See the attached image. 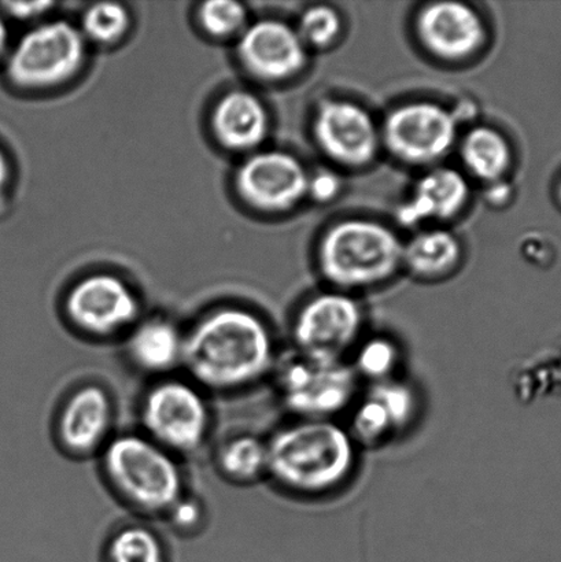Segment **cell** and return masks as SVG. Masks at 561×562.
Masks as SVG:
<instances>
[{
	"label": "cell",
	"instance_id": "6da1fadb",
	"mask_svg": "<svg viewBox=\"0 0 561 562\" xmlns=\"http://www.w3.org/2000/svg\"><path fill=\"white\" fill-rule=\"evenodd\" d=\"M280 357L277 335L261 314L223 305L184 327L181 373L212 398L240 395L271 380Z\"/></svg>",
	"mask_w": 561,
	"mask_h": 562
},
{
	"label": "cell",
	"instance_id": "7a4b0ae2",
	"mask_svg": "<svg viewBox=\"0 0 561 562\" xmlns=\"http://www.w3.org/2000/svg\"><path fill=\"white\" fill-rule=\"evenodd\" d=\"M268 477L301 499H318L348 486L359 465V446L338 420L290 418L267 437Z\"/></svg>",
	"mask_w": 561,
	"mask_h": 562
},
{
	"label": "cell",
	"instance_id": "3957f363",
	"mask_svg": "<svg viewBox=\"0 0 561 562\" xmlns=\"http://www.w3.org/2000/svg\"><path fill=\"white\" fill-rule=\"evenodd\" d=\"M97 461L109 493L137 519L161 521L190 490L184 460L137 429L115 434Z\"/></svg>",
	"mask_w": 561,
	"mask_h": 562
},
{
	"label": "cell",
	"instance_id": "277c9868",
	"mask_svg": "<svg viewBox=\"0 0 561 562\" xmlns=\"http://www.w3.org/2000/svg\"><path fill=\"white\" fill-rule=\"evenodd\" d=\"M136 420L137 431L184 461L211 448L216 426L212 396L183 373L150 380Z\"/></svg>",
	"mask_w": 561,
	"mask_h": 562
},
{
	"label": "cell",
	"instance_id": "5b68a950",
	"mask_svg": "<svg viewBox=\"0 0 561 562\" xmlns=\"http://www.w3.org/2000/svg\"><path fill=\"white\" fill-rule=\"evenodd\" d=\"M404 245L392 229L368 220H346L324 234L318 246L323 277L340 290L383 283L403 262Z\"/></svg>",
	"mask_w": 561,
	"mask_h": 562
},
{
	"label": "cell",
	"instance_id": "8992f818",
	"mask_svg": "<svg viewBox=\"0 0 561 562\" xmlns=\"http://www.w3.org/2000/svg\"><path fill=\"white\" fill-rule=\"evenodd\" d=\"M279 404L290 418L338 420L348 415L362 390L349 361L280 357L271 378Z\"/></svg>",
	"mask_w": 561,
	"mask_h": 562
},
{
	"label": "cell",
	"instance_id": "52a82bcc",
	"mask_svg": "<svg viewBox=\"0 0 561 562\" xmlns=\"http://www.w3.org/2000/svg\"><path fill=\"white\" fill-rule=\"evenodd\" d=\"M85 59L81 31L68 21H49L32 27L10 49L5 71L16 87L47 90L70 80Z\"/></svg>",
	"mask_w": 561,
	"mask_h": 562
},
{
	"label": "cell",
	"instance_id": "ba28073f",
	"mask_svg": "<svg viewBox=\"0 0 561 562\" xmlns=\"http://www.w3.org/2000/svg\"><path fill=\"white\" fill-rule=\"evenodd\" d=\"M69 328L93 344H120L142 318L136 292L113 274L98 273L77 281L64 302Z\"/></svg>",
	"mask_w": 561,
	"mask_h": 562
},
{
	"label": "cell",
	"instance_id": "9c48e42d",
	"mask_svg": "<svg viewBox=\"0 0 561 562\" xmlns=\"http://www.w3.org/2000/svg\"><path fill=\"white\" fill-rule=\"evenodd\" d=\"M119 404L109 385L86 380L70 387L53 418V439L70 460L98 459L117 434Z\"/></svg>",
	"mask_w": 561,
	"mask_h": 562
},
{
	"label": "cell",
	"instance_id": "30bf717a",
	"mask_svg": "<svg viewBox=\"0 0 561 562\" xmlns=\"http://www.w3.org/2000/svg\"><path fill=\"white\" fill-rule=\"evenodd\" d=\"M366 316L360 303L345 292L312 296L291 322L290 336L296 355L318 360L349 361L364 338Z\"/></svg>",
	"mask_w": 561,
	"mask_h": 562
},
{
	"label": "cell",
	"instance_id": "8fae6325",
	"mask_svg": "<svg viewBox=\"0 0 561 562\" xmlns=\"http://www.w3.org/2000/svg\"><path fill=\"white\" fill-rule=\"evenodd\" d=\"M420 406L419 391L403 376L367 384L348 412L346 428L360 449L383 448L414 428Z\"/></svg>",
	"mask_w": 561,
	"mask_h": 562
},
{
	"label": "cell",
	"instance_id": "7c38bea8",
	"mask_svg": "<svg viewBox=\"0 0 561 562\" xmlns=\"http://www.w3.org/2000/svg\"><path fill=\"white\" fill-rule=\"evenodd\" d=\"M458 128L447 109L430 102L404 104L389 114L383 137L389 150L404 162L433 164L453 147Z\"/></svg>",
	"mask_w": 561,
	"mask_h": 562
},
{
	"label": "cell",
	"instance_id": "4fadbf2b",
	"mask_svg": "<svg viewBox=\"0 0 561 562\" xmlns=\"http://www.w3.org/2000/svg\"><path fill=\"white\" fill-rule=\"evenodd\" d=\"M306 170L299 159L282 151L257 153L240 165L236 191L257 211L279 213L299 205L307 194Z\"/></svg>",
	"mask_w": 561,
	"mask_h": 562
},
{
	"label": "cell",
	"instance_id": "5bb4252c",
	"mask_svg": "<svg viewBox=\"0 0 561 562\" xmlns=\"http://www.w3.org/2000/svg\"><path fill=\"white\" fill-rule=\"evenodd\" d=\"M318 147L345 167H362L377 156L379 134L364 109L348 101H326L313 123Z\"/></svg>",
	"mask_w": 561,
	"mask_h": 562
},
{
	"label": "cell",
	"instance_id": "9a60e30c",
	"mask_svg": "<svg viewBox=\"0 0 561 562\" xmlns=\"http://www.w3.org/2000/svg\"><path fill=\"white\" fill-rule=\"evenodd\" d=\"M119 345L126 363L147 382L181 373L184 327L164 314L142 316Z\"/></svg>",
	"mask_w": 561,
	"mask_h": 562
},
{
	"label": "cell",
	"instance_id": "2e32d148",
	"mask_svg": "<svg viewBox=\"0 0 561 562\" xmlns=\"http://www.w3.org/2000/svg\"><path fill=\"white\" fill-rule=\"evenodd\" d=\"M238 57L257 79L278 81L299 74L305 65V43L299 32L280 21H258L242 33Z\"/></svg>",
	"mask_w": 561,
	"mask_h": 562
},
{
	"label": "cell",
	"instance_id": "e0dca14e",
	"mask_svg": "<svg viewBox=\"0 0 561 562\" xmlns=\"http://www.w3.org/2000/svg\"><path fill=\"white\" fill-rule=\"evenodd\" d=\"M417 36L436 57L459 60L482 47L486 32L481 16L463 3L437 2L417 16Z\"/></svg>",
	"mask_w": 561,
	"mask_h": 562
},
{
	"label": "cell",
	"instance_id": "ac0fdd59",
	"mask_svg": "<svg viewBox=\"0 0 561 562\" xmlns=\"http://www.w3.org/2000/svg\"><path fill=\"white\" fill-rule=\"evenodd\" d=\"M212 130L220 145L228 150H253L266 139L267 110L250 92H229L213 110Z\"/></svg>",
	"mask_w": 561,
	"mask_h": 562
},
{
	"label": "cell",
	"instance_id": "d6986e66",
	"mask_svg": "<svg viewBox=\"0 0 561 562\" xmlns=\"http://www.w3.org/2000/svg\"><path fill=\"white\" fill-rule=\"evenodd\" d=\"M464 176L450 168H437L417 181L412 200L400 209V222L414 225L423 220H447L458 214L469 198Z\"/></svg>",
	"mask_w": 561,
	"mask_h": 562
},
{
	"label": "cell",
	"instance_id": "ffe728a7",
	"mask_svg": "<svg viewBox=\"0 0 561 562\" xmlns=\"http://www.w3.org/2000/svg\"><path fill=\"white\" fill-rule=\"evenodd\" d=\"M211 461L217 475L233 486L267 482V438L251 431L229 432L211 445Z\"/></svg>",
	"mask_w": 561,
	"mask_h": 562
},
{
	"label": "cell",
	"instance_id": "44dd1931",
	"mask_svg": "<svg viewBox=\"0 0 561 562\" xmlns=\"http://www.w3.org/2000/svg\"><path fill=\"white\" fill-rule=\"evenodd\" d=\"M103 562H169V549L153 521L137 519L121 522L106 537Z\"/></svg>",
	"mask_w": 561,
	"mask_h": 562
},
{
	"label": "cell",
	"instance_id": "7402d4cb",
	"mask_svg": "<svg viewBox=\"0 0 561 562\" xmlns=\"http://www.w3.org/2000/svg\"><path fill=\"white\" fill-rule=\"evenodd\" d=\"M461 255L459 240L447 231H428L404 246L403 261L420 278H439L452 271Z\"/></svg>",
	"mask_w": 561,
	"mask_h": 562
},
{
	"label": "cell",
	"instance_id": "603a6c76",
	"mask_svg": "<svg viewBox=\"0 0 561 562\" xmlns=\"http://www.w3.org/2000/svg\"><path fill=\"white\" fill-rule=\"evenodd\" d=\"M461 158L475 178L498 181L509 168V145L500 132L480 126L465 136Z\"/></svg>",
	"mask_w": 561,
	"mask_h": 562
},
{
	"label": "cell",
	"instance_id": "cb8c5ba5",
	"mask_svg": "<svg viewBox=\"0 0 561 562\" xmlns=\"http://www.w3.org/2000/svg\"><path fill=\"white\" fill-rule=\"evenodd\" d=\"M361 383L373 384L401 376L403 350L386 335L364 336L349 358Z\"/></svg>",
	"mask_w": 561,
	"mask_h": 562
},
{
	"label": "cell",
	"instance_id": "d4e9b609",
	"mask_svg": "<svg viewBox=\"0 0 561 562\" xmlns=\"http://www.w3.org/2000/svg\"><path fill=\"white\" fill-rule=\"evenodd\" d=\"M130 24V13L124 5L113 2L96 3L82 15L81 33L92 42L113 44L125 35Z\"/></svg>",
	"mask_w": 561,
	"mask_h": 562
},
{
	"label": "cell",
	"instance_id": "484cf974",
	"mask_svg": "<svg viewBox=\"0 0 561 562\" xmlns=\"http://www.w3.org/2000/svg\"><path fill=\"white\" fill-rule=\"evenodd\" d=\"M170 531L181 538H194L209 526V506L200 494L190 488L161 520Z\"/></svg>",
	"mask_w": 561,
	"mask_h": 562
},
{
	"label": "cell",
	"instance_id": "4316f807",
	"mask_svg": "<svg viewBox=\"0 0 561 562\" xmlns=\"http://www.w3.org/2000/svg\"><path fill=\"white\" fill-rule=\"evenodd\" d=\"M200 22L212 36L227 37L242 31L246 22V9L240 3L227 0H212L198 11Z\"/></svg>",
	"mask_w": 561,
	"mask_h": 562
},
{
	"label": "cell",
	"instance_id": "83f0119b",
	"mask_svg": "<svg viewBox=\"0 0 561 562\" xmlns=\"http://www.w3.org/2000/svg\"><path fill=\"white\" fill-rule=\"evenodd\" d=\"M340 26L337 11L327 5H315L302 14L299 35L302 42L311 46L326 47L337 38Z\"/></svg>",
	"mask_w": 561,
	"mask_h": 562
},
{
	"label": "cell",
	"instance_id": "f1b7e54d",
	"mask_svg": "<svg viewBox=\"0 0 561 562\" xmlns=\"http://www.w3.org/2000/svg\"><path fill=\"white\" fill-rule=\"evenodd\" d=\"M339 191V181L335 178V175L329 172H321L315 176H310L307 181V194L315 198L316 201H329L333 200Z\"/></svg>",
	"mask_w": 561,
	"mask_h": 562
},
{
	"label": "cell",
	"instance_id": "f546056e",
	"mask_svg": "<svg viewBox=\"0 0 561 562\" xmlns=\"http://www.w3.org/2000/svg\"><path fill=\"white\" fill-rule=\"evenodd\" d=\"M54 3L52 2H5L2 3V8L5 13L14 16L16 20H32L37 19L43 14H46L48 9H52Z\"/></svg>",
	"mask_w": 561,
	"mask_h": 562
},
{
	"label": "cell",
	"instance_id": "4dcf8cb0",
	"mask_svg": "<svg viewBox=\"0 0 561 562\" xmlns=\"http://www.w3.org/2000/svg\"><path fill=\"white\" fill-rule=\"evenodd\" d=\"M10 53V38H9V30L8 25H5V21L0 14V63L2 60L8 59Z\"/></svg>",
	"mask_w": 561,
	"mask_h": 562
},
{
	"label": "cell",
	"instance_id": "1f68e13d",
	"mask_svg": "<svg viewBox=\"0 0 561 562\" xmlns=\"http://www.w3.org/2000/svg\"><path fill=\"white\" fill-rule=\"evenodd\" d=\"M10 178V167L8 158H5L4 153L0 150V194L4 190V187L8 186V181Z\"/></svg>",
	"mask_w": 561,
	"mask_h": 562
},
{
	"label": "cell",
	"instance_id": "d6a6232c",
	"mask_svg": "<svg viewBox=\"0 0 561 562\" xmlns=\"http://www.w3.org/2000/svg\"><path fill=\"white\" fill-rule=\"evenodd\" d=\"M558 194H559V200H560V202H561V181H560V184H559Z\"/></svg>",
	"mask_w": 561,
	"mask_h": 562
}]
</instances>
